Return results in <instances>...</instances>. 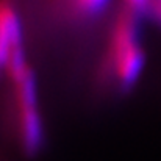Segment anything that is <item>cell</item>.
<instances>
[{"instance_id":"5b68a950","label":"cell","mask_w":161,"mask_h":161,"mask_svg":"<svg viewBox=\"0 0 161 161\" xmlns=\"http://www.w3.org/2000/svg\"><path fill=\"white\" fill-rule=\"evenodd\" d=\"M152 5V0H124V8L130 9L135 14H142V13H149Z\"/></svg>"},{"instance_id":"3957f363","label":"cell","mask_w":161,"mask_h":161,"mask_svg":"<svg viewBox=\"0 0 161 161\" xmlns=\"http://www.w3.org/2000/svg\"><path fill=\"white\" fill-rule=\"evenodd\" d=\"M22 41L20 25L11 0H0V58L5 64L11 46Z\"/></svg>"},{"instance_id":"8992f818","label":"cell","mask_w":161,"mask_h":161,"mask_svg":"<svg viewBox=\"0 0 161 161\" xmlns=\"http://www.w3.org/2000/svg\"><path fill=\"white\" fill-rule=\"evenodd\" d=\"M149 13L161 24V0H152V5H150Z\"/></svg>"},{"instance_id":"6da1fadb","label":"cell","mask_w":161,"mask_h":161,"mask_svg":"<svg viewBox=\"0 0 161 161\" xmlns=\"http://www.w3.org/2000/svg\"><path fill=\"white\" fill-rule=\"evenodd\" d=\"M139 16L124 8L114 22L105 58V74L122 89L131 88L142 70L144 52L139 44Z\"/></svg>"},{"instance_id":"7a4b0ae2","label":"cell","mask_w":161,"mask_h":161,"mask_svg":"<svg viewBox=\"0 0 161 161\" xmlns=\"http://www.w3.org/2000/svg\"><path fill=\"white\" fill-rule=\"evenodd\" d=\"M16 108H17V131L24 152L33 155L38 152L42 141L41 117L38 113L36 85L31 69H28L17 81H14Z\"/></svg>"},{"instance_id":"277c9868","label":"cell","mask_w":161,"mask_h":161,"mask_svg":"<svg viewBox=\"0 0 161 161\" xmlns=\"http://www.w3.org/2000/svg\"><path fill=\"white\" fill-rule=\"evenodd\" d=\"M108 0H70L72 9L80 16H91L100 11Z\"/></svg>"},{"instance_id":"52a82bcc","label":"cell","mask_w":161,"mask_h":161,"mask_svg":"<svg viewBox=\"0 0 161 161\" xmlns=\"http://www.w3.org/2000/svg\"><path fill=\"white\" fill-rule=\"evenodd\" d=\"M2 64H3V63H2V58H0V66H2Z\"/></svg>"}]
</instances>
